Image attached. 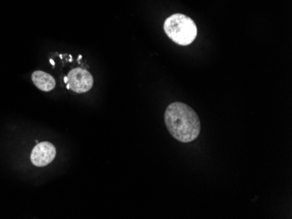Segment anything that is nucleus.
<instances>
[{
	"instance_id": "1",
	"label": "nucleus",
	"mask_w": 292,
	"mask_h": 219,
	"mask_svg": "<svg viewBox=\"0 0 292 219\" xmlns=\"http://www.w3.org/2000/svg\"><path fill=\"white\" fill-rule=\"evenodd\" d=\"M165 122L170 134L180 142H191L200 135L199 116L192 108L182 102H174L167 107Z\"/></svg>"
},
{
	"instance_id": "2",
	"label": "nucleus",
	"mask_w": 292,
	"mask_h": 219,
	"mask_svg": "<svg viewBox=\"0 0 292 219\" xmlns=\"http://www.w3.org/2000/svg\"><path fill=\"white\" fill-rule=\"evenodd\" d=\"M167 36L177 45H188L195 41L198 34L196 24L188 16L175 13L164 24Z\"/></svg>"
},
{
	"instance_id": "3",
	"label": "nucleus",
	"mask_w": 292,
	"mask_h": 219,
	"mask_svg": "<svg viewBox=\"0 0 292 219\" xmlns=\"http://www.w3.org/2000/svg\"><path fill=\"white\" fill-rule=\"evenodd\" d=\"M67 89L77 93H87L92 88L94 79L89 71L82 67H76L64 77Z\"/></svg>"
},
{
	"instance_id": "4",
	"label": "nucleus",
	"mask_w": 292,
	"mask_h": 219,
	"mask_svg": "<svg viewBox=\"0 0 292 219\" xmlns=\"http://www.w3.org/2000/svg\"><path fill=\"white\" fill-rule=\"evenodd\" d=\"M56 156V147L49 141L38 143L31 153V162L36 167H44L51 164Z\"/></svg>"
},
{
	"instance_id": "5",
	"label": "nucleus",
	"mask_w": 292,
	"mask_h": 219,
	"mask_svg": "<svg viewBox=\"0 0 292 219\" xmlns=\"http://www.w3.org/2000/svg\"><path fill=\"white\" fill-rule=\"evenodd\" d=\"M32 80L34 85L43 92H50L56 88L55 78L43 71H34L32 75Z\"/></svg>"
},
{
	"instance_id": "6",
	"label": "nucleus",
	"mask_w": 292,
	"mask_h": 219,
	"mask_svg": "<svg viewBox=\"0 0 292 219\" xmlns=\"http://www.w3.org/2000/svg\"><path fill=\"white\" fill-rule=\"evenodd\" d=\"M50 62H51V63H52L53 66H54V65H55V61H54V60H50Z\"/></svg>"
}]
</instances>
